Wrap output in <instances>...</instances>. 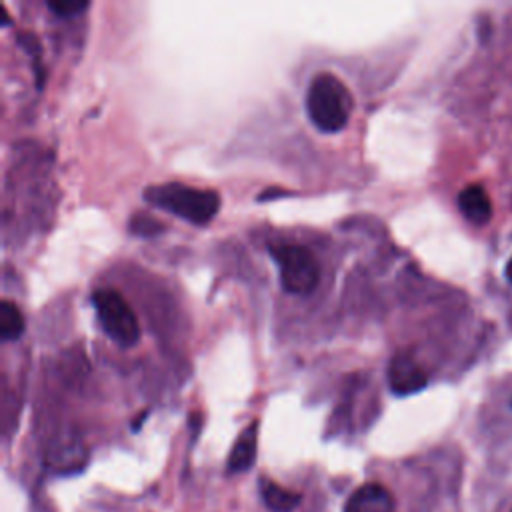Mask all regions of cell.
<instances>
[{
    "label": "cell",
    "mask_w": 512,
    "mask_h": 512,
    "mask_svg": "<svg viewBox=\"0 0 512 512\" xmlns=\"http://www.w3.org/2000/svg\"><path fill=\"white\" fill-rule=\"evenodd\" d=\"M352 106V94L338 76L320 72L312 78L306 92V112L320 132L342 130L350 120Z\"/></svg>",
    "instance_id": "obj_1"
},
{
    "label": "cell",
    "mask_w": 512,
    "mask_h": 512,
    "mask_svg": "<svg viewBox=\"0 0 512 512\" xmlns=\"http://www.w3.org/2000/svg\"><path fill=\"white\" fill-rule=\"evenodd\" d=\"M152 206H158L190 224H208L220 210V196L214 190L194 188L180 182L148 186L142 194Z\"/></svg>",
    "instance_id": "obj_2"
},
{
    "label": "cell",
    "mask_w": 512,
    "mask_h": 512,
    "mask_svg": "<svg viewBox=\"0 0 512 512\" xmlns=\"http://www.w3.org/2000/svg\"><path fill=\"white\" fill-rule=\"evenodd\" d=\"M270 256L278 266L280 284L288 294H310L320 280V266L312 252L300 244L270 246Z\"/></svg>",
    "instance_id": "obj_3"
},
{
    "label": "cell",
    "mask_w": 512,
    "mask_h": 512,
    "mask_svg": "<svg viewBox=\"0 0 512 512\" xmlns=\"http://www.w3.org/2000/svg\"><path fill=\"white\" fill-rule=\"evenodd\" d=\"M92 304L102 330L120 346L128 348L140 340V324L126 302L114 288H100L92 294Z\"/></svg>",
    "instance_id": "obj_4"
},
{
    "label": "cell",
    "mask_w": 512,
    "mask_h": 512,
    "mask_svg": "<svg viewBox=\"0 0 512 512\" xmlns=\"http://www.w3.org/2000/svg\"><path fill=\"white\" fill-rule=\"evenodd\" d=\"M428 376L422 366L404 352H398L388 364V386L396 396H408L426 388Z\"/></svg>",
    "instance_id": "obj_5"
},
{
    "label": "cell",
    "mask_w": 512,
    "mask_h": 512,
    "mask_svg": "<svg viewBox=\"0 0 512 512\" xmlns=\"http://www.w3.org/2000/svg\"><path fill=\"white\" fill-rule=\"evenodd\" d=\"M344 512H396V502L386 486L368 482L352 492Z\"/></svg>",
    "instance_id": "obj_6"
},
{
    "label": "cell",
    "mask_w": 512,
    "mask_h": 512,
    "mask_svg": "<svg viewBox=\"0 0 512 512\" xmlns=\"http://www.w3.org/2000/svg\"><path fill=\"white\" fill-rule=\"evenodd\" d=\"M458 208L472 224H486L492 218V202L480 184H470L458 194Z\"/></svg>",
    "instance_id": "obj_7"
},
{
    "label": "cell",
    "mask_w": 512,
    "mask_h": 512,
    "mask_svg": "<svg viewBox=\"0 0 512 512\" xmlns=\"http://www.w3.org/2000/svg\"><path fill=\"white\" fill-rule=\"evenodd\" d=\"M256 444H258V422L254 420L236 438L228 456V472L248 470L256 458Z\"/></svg>",
    "instance_id": "obj_8"
},
{
    "label": "cell",
    "mask_w": 512,
    "mask_h": 512,
    "mask_svg": "<svg viewBox=\"0 0 512 512\" xmlns=\"http://www.w3.org/2000/svg\"><path fill=\"white\" fill-rule=\"evenodd\" d=\"M260 486H262V498H264L266 506L274 512H292L302 500V496L298 492L286 490L272 480H262Z\"/></svg>",
    "instance_id": "obj_9"
},
{
    "label": "cell",
    "mask_w": 512,
    "mask_h": 512,
    "mask_svg": "<svg viewBox=\"0 0 512 512\" xmlns=\"http://www.w3.org/2000/svg\"><path fill=\"white\" fill-rule=\"evenodd\" d=\"M24 332V316L12 300L0 302V336L2 340H16Z\"/></svg>",
    "instance_id": "obj_10"
},
{
    "label": "cell",
    "mask_w": 512,
    "mask_h": 512,
    "mask_svg": "<svg viewBox=\"0 0 512 512\" xmlns=\"http://www.w3.org/2000/svg\"><path fill=\"white\" fill-rule=\"evenodd\" d=\"M130 230L134 232V234H138V236H154V234H158V232H162V222H158L156 218H152L150 214H144V212H140V214H134L132 218H130Z\"/></svg>",
    "instance_id": "obj_11"
},
{
    "label": "cell",
    "mask_w": 512,
    "mask_h": 512,
    "mask_svg": "<svg viewBox=\"0 0 512 512\" xmlns=\"http://www.w3.org/2000/svg\"><path fill=\"white\" fill-rule=\"evenodd\" d=\"M48 8L58 16H76L88 8L86 0H48Z\"/></svg>",
    "instance_id": "obj_12"
},
{
    "label": "cell",
    "mask_w": 512,
    "mask_h": 512,
    "mask_svg": "<svg viewBox=\"0 0 512 512\" xmlns=\"http://www.w3.org/2000/svg\"><path fill=\"white\" fill-rule=\"evenodd\" d=\"M506 278L512 282V258H510L508 264H506Z\"/></svg>",
    "instance_id": "obj_13"
}]
</instances>
